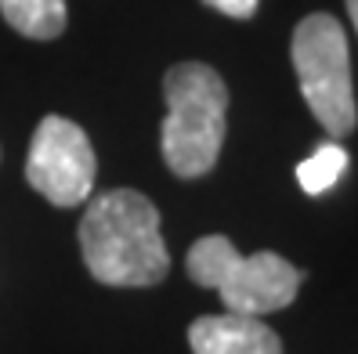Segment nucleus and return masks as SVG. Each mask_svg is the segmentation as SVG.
<instances>
[{
  "mask_svg": "<svg viewBox=\"0 0 358 354\" xmlns=\"http://www.w3.org/2000/svg\"><path fill=\"white\" fill-rule=\"evenodd\" d=\"M80 253L101 286L145 289L159 286L171 272L159 210L134 189H113L87 202L80 221Z\"/></svg>",
  "mask_w": 358,
  "mask_h": 354,
  "instance_id": "nucleus-1",
  "label": "nucleus"
},
{
  "mask_svg": "<svg viewBox=\"0 0 358 354\" xmlns=\"http://www.w3.org/2000/svg\"><path fill=\"white\" fill-rule=\"evenodd\" d=\"M166 119L159 131L163 159L178 177H203L217 166L228 131V87L203 61H181L163 76Z\"/></svg>",
  "mask_w": 358,
  "mask_h": 354,
  "instance_id": "nucleus-2",
  "label": "nucleus"
},
{
  "mask_svg": "<svg viewBox=\"0 0 358 354\" xmlns=\"http://www.w3.org/2000/svg\"><path fill=\"white\" fill-rule=\"evenodd\" d=\"M185 267L196 286L217 289L228 315H250V318L289 307L304 282V272H297L286 257L271 253V249L243 257L224 235H206L192 242Z\"/></svg>",
  "mask_w": 358,
  "mask_h": 354,
  "instance_id": "nucleus-3",
  "label": "nucleus"
},
{
  "mask_svg": "<svg viewBox=\"0 0 358 354\" xmlns=\"http://www.w3.org/2000/svg\"><path fill=\"white\" fill-rule=\"evenodd\" d=\"M293 73H297L301 94L311 116L322 123V131L344 138L355 131V87H351V54L344 26L333 15H308L293 29Z\"/></svg>",
  "mask_w": 358,
  "mask_h": 354,
  "instance_id": "nucleus-4",
  "label": "nucleus"
},
{
  "mask_svg": "<svg viewBox=\"0 0 358 354\" xmlns=\"http://www.w3.org/2000/svg\"><path fill=\"white\" fill-rule=\"evenodd\" d=\"M94 174H98V163L87 134L66 116L40 119L26 156V181L33 189L48 202L69 210V206L91 199Z\"/></svg>",
  "mask_w": 358,
  "mask_h": 354,
  "instance_id": "nucleus-5",
  "label": "nucleus"
},
{
  "mask_svg": "<svg viewBox=\"0 0 358 354\" xmlns=\"http://www.w3.org/2000/svg\"><path fill=\"white\" fill-rule=\"evenodd\" d=\"M192 354H282L275 329L250 315H203L188 325Z\"/></svg>",
  "mask_w": 358,
  "mask_h": 354,
  "instance_id": "nucleus-6",
  "label": "nucleus"
},
{
  "mask_svg": "<svg viewBox=\"0 0 358 354\" xmlns=\"http://www.w3.org/2000/svg\"><path fill=\"white\" fill-rule=\"evenodd\" d=\"M0 15L11 29L33 40H55L66 29V0H0Z\"/></svg>",
  "mask_w": 358,
  "mask_h": 354,
  "instance_id": "nucleus-7",
  "label": "nucleus"
},
{
  "mask_svg": "<svg viewBox=\"0 0 358 354\" xmlns=\"http://www.w3.org/2000/svg\"><path fill=\"white\" fill-rule=\"evenodd\" d=\"M344 170H348V152L336 141H326L297 166V181L308 196H322L344 177Z\"/></svg>",
  "mask_w": 358,
  "mask_h": 354,
  "instance_id": "nucleus-8",
  "label": "nucleus"
},
{
  "mask_svg": "<svg viewBox=\"0 0 358 354\" xmlns=\"http://www.w3.org/2000/svg\"><path fill=\"white\" fill-rule=\"evenodd\" d=\"M203 4L221 11V15H228V18H254L261 0H203Z\"/></svg>",
  "mask_w": 358,
  "mask_h": 354,
  "instance_id": "nucleus-9",
  "label": "nucleus"
},
{
  "mask_svg": "<svg viewBox=\"0 0 358 354\" xmlns=\"http://www.w3.org/2000/svg\"><path fill=\"white\" fill-rule=\"evenodd\" d=\"M348 11H351V22H355V29H358V0H348Z\"/></svg>",
  "mask_w": 358,
  "mask_h": 354,
  "instance_id": "nucleus-10",
  "label": "nucleus"
}]
</instances>
